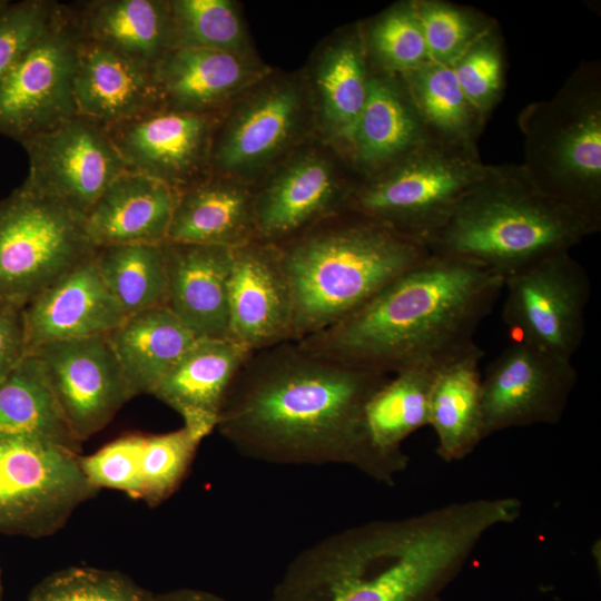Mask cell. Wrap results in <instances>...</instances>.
Masks as SVG:
<instances>
[{
	"label": "cell",
	"instance_id": "38",
	"mask_svg": "<svg viewBox=\"0 0 601 601\" xmlns=\"http://www.w3.org/2000/svg\"><path fill=\"white\" fill-rule=\"evenodd\" d=\"M154 595L120 571L70 566L43 578L27 601H152Z\"/></svg>",
	"mask_w": 601,
	"mask_h": 601
},
{
	"label": "cell",
	"instance_id": "26",
	"mask_svg": "<svg viewBox=\"0 0 601 601\" xmlns=\"http://www.w3.org/2000/svg\"><path fill=\"white\" fill-rule=\"evenodd\" d=\"M255 194L208 177L178 190L167 240L236 248L255 239Z\"/></svg>",
	"mask_w": 601,
	"mask_h": 601
},
{
	"label": "cell",
	"instance_id": "29",
	"mask_svg": "<svg viewBox=\"0 0 601 601\" xmlns=\"http://www.w3.org/2000/svg\"><path fill=\"white\" fill-rule=\"evenodd\" d=\"M107 338L134 396L151 394L197 339L168 306L127 316Z\"/></svg>",
	"mask_w": 601,
	"mask_h": 601
},
{
	"label": "cell",
	"instance_id": "11",
	"mask_svg": "<svg viewBox=\"0 0 601 601\" xmlns=\"http://www.w3.org/2000/svg\"><path fill=\"white\" fill-rule=\"evenodd\" d=\"M502 317L513 342L572 359L584 336L591 285L570 253L541 259L504 279Z\"/></svg>",
	"mask_w": 601,
	"mask_h": 601
},
{
	"label": "cell",
	"instance_id": "19",
	"mask_svg": "<svg viewBox=\"0 0 601 601\" xmlns=\"http://www.w3.org/2000/svg\"><path fill=\"white\" fill-rule=\"evenodd\" d=\"M161 246L169 309L196 338H229L233 248L169 240Z\"/></svg>",
	"mask_w": 601,
	"mask_h": 601
},
{
	"label": "cell",
	"instance_id": "33",
	"mask_svg": "<svg viewBox=\"0 0 601 601\" xmlns=\"http://www.w3.org/2000/svg\"><path fill=\"white\" fill-rule=\"evenodd\" d=\"M402 79L433 139L477 149L486 119L464 96L452 66L430 61Z\"/></svg>",
	"mask_w": 601,
	"mask_h": 601
},
{
	"label": "cell",
	"instance_id": "6",
	"mask_svg": "<svg viewBox=\"0 0 601 601\" xmlns=\"http://www.w3.org/2000/svg\"><path fill=\"white\" fill-rule=\"evenodd\" d=\"M521 164L535 186L601 228V66L581 62L556 93L519 116Z\"/></svg>",
	"mask_w": 601,
	"mask_h": 601
},
{
	"label": "cell",
	"instance_id": "12",
	"mask_svg": "<svg viewBox=\"0 0 601 601\" xmlns=\"http://www.w3.org/2000/svg\"><path fill=\"white\" fill-rule=\"evenodd\" d=\"M20 144L29 165L22 185L82 217L127 170L106 126L78 115Z\"/></svg>",
	"mask_w": 601,
	"mask_h": 601
},
{
	"label": "cell",
	"instance_id": "16",
	"mask_svg": "<svg viewBox=\"0 0 601 601\" xmlns=\"http://www.w3.org/2000/svg\"><path fill=\"white\" fill-rule=\"evenodd\" d=\"M293 297L273 243L255 239L233 248L229 338L250 352L289 342Z\"/></svg>",
	"mask_w": 601,
	"mask_h": 601
},
{
	"label": "cell",
	"instance_id": "3",
	"mask_svg": "<svg viewBox=\"0 0 601 601\" xmlns=\"http://www.w3.org/2000/svg\"><path fill=\"white\" fill-rule=\"evenodd\" d=\"M504 279L475 263L430 254L337 323L297 342L306 351L383 374L440 370L473 337Z\"/></svg>",
	"mask_w": 601,
	"mask_h": 601
},
{
	"label": "cell",
	"instance_id": "46",
	"mask_svg": "<svg viewBox=\"0 0 601 601\" xmlns=\"http://www.w3.org/2000/svg\"><path fill=\"white\" fill-rule=\"evenodd\" d=\"M434 601H443L441 598L435 599Z\"/></svg>",
	"mask_w": 601,
	"mask_h": 601
},
{
	"label": "cell",
	"instance_id": "25",
	"mask_svg": "<svg viewBox=\"0 0 601 601\" xmlns=\"http://www.w3.org/2000/svg\"><path fill=\"white\" fill-rule=\"evenodd\" d=\"M66 6L85 39L149 68L173 49L169 1L86 0Z\"/></svg>",
	"mask_w": 601,
	"mask_h": 601
},
{
	"label": "cell",
	"instance_id": "30",
	"mask_svg": "<svg viewBox=\"0 0 601 601\" xmlns=\"http://www.w3.org/2000/svg\"><path fill=\"white\" fill-rule=\"evenodd\" d=\"M41 440L80 453L39 363L27 355L0 381V443Z\"/></svg>",
	"mask_w": 601,
	"mask_h": 601
},
{
	"label": "cell",
	"instance_id": "17",
	"mask_svg": "<svg viewBox=\"0 0 601 601\" xmlns=\"http://www.w3.org/2000/svg\"><path fill=\"white\" fill-rule=\"evenodd\" d=\"M126 317L91 255L23 307L28 354L49 343L106 336Z\"/></svg>",
	"mask_w": 601,
	"mask_h": 601
},
{
	"label": "cell",
	"instance_id": "37",
	"mask_svg": "<svg viewBox=\"0 0 601 601\" xmlns=\"http://www.w3.org/2000/svg\"><path fill=\"white\" fill-rule=\"evenodd\" d=\"M431 61L452 66L497 22L473 8L444 0H413Z\"/></svg>",
	"mask_w": 601,
	"mask_h": 601
},
{
	"label": "cell",
	"instance_id": "36",
	"mask_svg": "<svg viewBox=\"0 0 601 601\" xmlns=\"http://www.w3.org/2000/svg\"><path fill=\"white\" fill-rule=\"evenodd\" d=\"M173 48L238 52L244 41L242 21L227 0L169 1Z\"/></svg>",
	"mask_w": 601,
	"mask_h": 601
},
{
	"label": "cell",
	"instance_id": "31",
	"mask_svg": "<svg viewBox=\"0 0 601 601\" xmlns=\"http://www.w3.org/2000/svg\"><path fill=\"white\" fill-rule=\"evenodd\" d=\"M437 371L418 367L393 374L366 405L365 425L372 446L402 471L408 465L403 441L428 425L430 395Z\"/></svg>",
	"mask_w": 601,
	"mask_h": 601
},
{
	"label": "cell",
	"instance_id": "24",
	"mask_svg": "<svg viewBox=\"0 0 601 601\" xmlns=\"http://www.w3.org/2000/svg\"><path fill=\"white\" fill-rule=\"evenodd\" d=\"M430 139L402 77L371 70L367 98L348 148L364 178Z\"/></svg>",
	"mask_w": 601,
	"mask_h": 601
},
{
	"label": "cell",
	"instance_id": "21",
	"mask_svg": "<svg viewBox=\"0 0 601 601\" xmlns=\"http://www.w3.org/2000/svg\"><path fill=\"white\" fill-rule=\"evenodd\" d=\"M73 97L78 116L106 127L161 107L152 68L83 37Z\"/></svg>",
	"mask_w": 601,
	"mask_h": 601
},
{
	"label": "cell",
	"instance_id": "10",
	"mask_svg": "<svg viewBox=\"0 0 601 601\" xmlns=\"http://www.w3.org/2000/svg\"><path fill=\"white\" fill-rule=\"evenodd\" d=\"M82 36L66 3L0 80V136L22 140L77 116L73 81Z\"/></svg>",
	"mask_w": 601,
	"mask_h": 601
},
{
	"label": "cell",
	"instance_id": "7",
	"mask_svg": "<svg viewBox=\"0 0 601 601\" xmlns=\"http://www.w3.org/2000/svg\"><path fill=\"white\" fill-rule=\"evenodd\" d=\"M477 149L430 139L355 186L347 209L425 245L487 170Z\"/></svg>",
	"mask_w": 601,
	"mask_h": 601
},
{
	"label": "cell",
	"instance_id": "13",
	"mask_svg": "<svg viewBox=\"0 0 601 601\" xmlns=\"http://www.w3.org/2000/svg\"><path fill=\"white\" fill-rule=\"evenodd\" d=\"M572 359L512 342L482 376V431L556 424L578 381Z\"/></svg>",
	"mask_w": 601,
	"mask_h": 601
},
{
	"label": "cell",
	"instance_id": "20",
	"mask_svg": "<svg viewBox=\"0 0 601 601\" xmlns=\"http://www.w3.org/2000/svg\"><path fill=\"white\" fill-rule=\"evenodd\" d=\"M252 352L229 338H197L151 393L203 441L217 425L227 391Z\"/></svg>",
	"mask_w": 601,
	"mask_h": 601
},
{
	"label": "cell",
	"instance_id": "15",
	"mask_svg": "<svg viewBox=\"0 0 601 601\" xmlns=\"http://www.w3.org/2000/svg\"><path fill=\"white\" fill-rule=\"evenodd\" d=\"M106 128L128 170L176 190L209 176L213 116L160 107Z\"/></svg>",
	"mask_w": 601,
	"mask_h": 601
},
{
	"label": "cell",
	"instance_id": "40",
	"mask_svg": "<svg viewBox=\"0 0 601 601\" xmlns=\"http://www.w3.org/2000/svg\"><path fill=\"white\" fill-rule=\"evenodd\" d=\"M470 104L485 119L504 90V55L499 26L475 40L452 65Z\"/></svg>",
	"mask_w": 601,
	"mask_h": 601
},
{
	"label": "cell",
	"instance_id": "22",
	"mask_svg": "<svg viewBox=\"0 0 601 601\" xmlns=\"http://www.w3.org/2000/svg\"><path fill=\"white\" fill-rule=\"evenodd\" d=\"M300 105L298 89L289 83L270 86L249 99L214 135L209 171L229 178L266 162L292 138Z\"/></svg>",
	"mask_w": 601,
	"mask_h": 601
},
{
	"label": "cell",
	"instance_id": "35",
	"mask_svg": "<svg viewBox=\"0 0 601 601\" xmlns=\"http://www.w3.org/2000/svg\"><path fill=\"white\" fill-rule=\"evenodd\" d=\"M363 36L371 70L404 77L431 61L413 0L382 12Z\"/></svg>",
	"mask_w": 601,
	"mask_h": 601
},
{
	"label": "cell",
	"instance_id": "27",
	"mask_svg": "<svg viewBox=\"0 0 601 601\" xmlns=\"http://www.w3.org/2000/svg\"><path fill=\"white\" fill-rule=\"evenodd\" d=\"M238 52L173 48L154 67L161 108L211 116L252 78Z\"/></svg>",
	"mask_w": 601,
	"mask_h": 601
},
{
	"label": "cell",
	"instance_id": "39",
	"mask_svg": "<svg viewBox=\"0 0 601 601\" xmlns=\"http://www.w3.org/2000/svg\"><path fill=\"white\" fill-rule=\"evenodd\" d=\"M201 441L186 427L162 434L145 435L141 447L144 500L157 506L180 485Z\"/></svg>",
	"mask_w": 601,
	"mask_h": 601
},
{
	"label": "cell",
	"instance_id": "23",
	"mask_svg": "<svg viewBox=\"0 0 601 601\" xmlns=\"http://www.w3.org/2000/svg\"><path fill=\"white\" fill-rule=\"evenodd\" d=\"M178 190L134 170L118 176L85 216L95 247L167 240Z\"/></svg>",
	"mask_w": 601,
	"mask_h": 601
},
{
	"label": "cell",
	"instance_id": "5",
	"mask_svg": "<svg viewBox=\"0 0 601 601\" xmlns=\"http://www.w3.org/2000/svg\"><path fill=\"white\" fill-rule=\"evenodd\" d=\"M597 233L541 191L522 165H489L426 240L431 254L483 266L503 279L546 257L570 253Z\"/></svg>",
	"mask_w": 601,
	"mask_h": 601
},
{
	"label": "cell",
	"instance_id": "18",
	"mask_svg": "<svg viewBox=\"0 0 601 601\" xmlns=\"http://www.w3.org/2000/svg\"><path fill=\"white\" fill-rule=\"evenodd\" d=\"M353 190L342 186L325 159L304 156L294 160L255 194L257 239L277 244L346 210Z\"/></svg>",
	"mask_w": 601,
	"mask_h": 601
},
{
	"label": "cell",
	"instance_id": "43",
	"mask_svg": "<svg viewBox=\"0 0 601 601\" xmlns=\"http://www.w3.org/2000/svg\"><path fill=\"white\" fill-rule=\"evenodd\" d=\"M27 355L23 307L0 302V381Z\"/></svg>",
	"mask_w": 601,
	"mask_h": 601
},
{
	"label": "cell",
	"instance_id": "9",
	"mask_svg": "<svg viewBox=\"0 0 601 601\" xmlns=\"http://www.w3.org/2000/svg\"><path fill=\"white\" fill-rule=\"evenodd\" d=\"M80 453L41 440L0 443V534H55L98 490L85 476Z\"/></svg>",
	"mask_w": 601,
	"mask_h": 601
},
{
	"label": "cell",
	"instance_id": "34",
	"mask_svg": "<svg viewBox=\"0 0 601 601\" xmlns=\"http://www.w3.org/2000/svg\"><path fill=\"white\" fill-rule=\"evenodd\" d=\"M161 244L95 248L92 259L98 273L126 316L168 305V277Z\"/></svg>",
	"mask_w": 601,
	"mask_h": 601
},
{
	"label": "cell",
	"instance_id": "4",
	"mask_svg": "<svg viewBox=\"0 0 601 601\" xmlns=\"http://www.w3.org/2000/svg\"><path fill=\"white\" fill-rule=\"evenodd\" d=\"M275 245L293 297L292 342L352 314L431 254L422 243L352 210Z\"/></svg>",
	"mask_w": 601,
	"mask_h": 601
},
{
	"label": "cell",
	"instance_id": "45",
	"mask_svg": "<svg viewBox=\"0 0 601 601\" xmlns=\"http://www.w3.org/2000/svg\"><path fill=\"white\" fill-rule=\"evenodd\" d=\"M0 601H3V583H2L1 569H0Z\"/></svg>",
	"mask_w": 601,
	"mask_h": 601
},
{
	"label": "cell",
	"instance_id": "42",
	"mask_svg": "<svg viewBox=\"0 0 601 601\" xmlns=\"http://www.w3.org/2000/svg\"><path fill=\"white\" fill-rule=\"evenodd\" d=\"M61 2L0 0V80L56 20Z\"/></svg>",
	"mask_w": 601,
	"mask_h": 601
},
{
	"label": "cell",
	"instance_id": "41",
	"mask_svg": "<svg viewBox=\"0 0 601 601\" xmlns=\"http://www.w3.org/2000/svg\"><path fill=\"white\" fill-rule=\"evenodd\" d=\"M142 434H128L106 444L90 455H79L80 467L97 489H110L132 499L142 495L141 447Z\"/></svg>",
	"mask_w": 601,
	"mask_h": 601
},
{
	"label": "cell",
	"instance_id": "1",
	"mask_svg": "<svg viewBox=\"0 0 601 601\" xmlns=\"http://www.w3.org/2000/svg\"><path fill=\"white\" fill-rule=\"evenodd\" d=\"M388 378L284 342L248 355L216 430L250 459L343 464L393 485L403 471L374 450L365 425L366 405Z\"/></svg>",
	"mask_w": 601,
	"mask_h": 601
},
{
	"label": "cell",
	"instance_id": "8",
	"mask_svg": "<svg viewBox=\"0 0 601 601\" xmlns=\"http://www.w3.org/2000/svg\"><path fill=\"white\" fill-rule=\"evenodd\" d=\"M95 248L85 217L21 184L0 199V302L24 307Z\"/></svg>",
	"mask_w": 601,
	"mask_h": 601
},
{
	"label": "cell",
	"instance_id": "44",
	"mask_svg": "<svg viewBox=\"0 0 601 601\" xmlns=\"http://www.w3.org/2000/svg\"><path fill=\"white\" fill-rule=\"evenodd\" d=\"M152 601H227L224 598L199 589L180 588L155 593Z\"/></svg>",
	"mask_w": 601,
	"mask_h": 601
},
{
	"label": "cell",
	"instance_id": "2",
	"mask_svg": "<svg viewBox=\"0 0 601 601\" xmlns=\"http://www.w3.org/2000/svg\"><path fill=\"white\" fill-rule=\"evenodd\" d=\"M521 511L513 496L477 497L344 529L295 556L269 601H434Z\"/></svg>",
	"mask_w": 601,
	"mask_h": 601
},
{
	"label": "cell",
	"instance_id": "14",
	"mask_svg": "<svg viewBox=\"0 0 601 601\" xmlns=\"http://www.w3.org/2000/svg\"><path fill=\"white\" fill-rule=\"evenodd\" d=\"M32 355L75 437L82 443L134 397L106 336L49 343Z\"/></svg>",
	"mask_w": 601,
	"mask_h": 601
},
{
	"label": "cell",
	"instance_id": "32",
	"mask_svg": "<svg viewBox=\"0 0 601 601\" xmlns=\"http://www.w3.org/2000/svg\"><path fill=\"white\" fill-rule=\"evenodd\" d=\"M371 68L363 30H351L322 57L316 72L321 115L329 134L348 151L364 108Z\"/></svg>",
	"mask_w": 601,
	"mask_h": 601
},
{
	"label": "cell",
	"instance_id": "28",
	"mask_svg": "<svg viewBox=\"0 0 601 601\" xmlns=\"http://www.w3.org/2000/svg\"><path fill=\"white\" fill-rule=\"evenodd\" d=\"M483 351L476 345L442 366L434 378L428 407V425L436 436V454L444 462L469 456L484 440L482 431Z\"/></svg>",
	"mask_w": 601,
	"mask_h": 601
}]
</instances>
